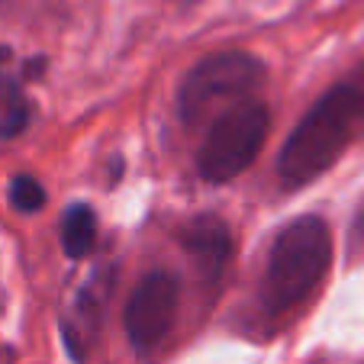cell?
<instances>
[{
  "mask_svg": "<svg viewBox=\"0 0 364 364\" xmlns=\"http://www.w3.org/2000/svg\"><path fill=\"white\" fill-rule=\"evenodd\" d=\"M361 113V97L351 87H336L323 94L309 113L294 126L277 159V174L287 187L309 184L338 161L351 139V123Z\"/></svg>",
  "mask_w": 364,
  "mask_h": 364,
  "instance_id": "cell-1",
  "label": "cell"
},
{
  "mask_svg": "<svg viewBox=\"0 0 364 364\" xmlns=\"http://www.w3.org/2000/svg\"><path fill=\"white\" fill-rule=\"evenodd\" d=\"M332 262V232L319 216H300L277 232L264 271V306L271 313H287L303 303Z\"/></svg>",
  "mask_w": 364,
  "mask_h": 364,
  "instance_id": "cell-2",
  "label": "cell"
},
{
  "mask_svg": "<svg viewBox=\"0 0 364 364\" xmlns=\"http://www.w3.org/2000/svg\"><path fill=\"white\" fill-rule=\"evenodd\" d=\"M271 113L258 100H242L229 107L206 132L197 155V171L206 184H226L239 178L262 151L268 139Z\"/></svg>",
  "mask_w": 364,
  "mask_h": 364,
  "instance_id": "cell-3",
  "label": "cell"
},
{
  "mask_svg": "<svg viewBox=\"0 0 364 364\" xmlns=\"http://www.w3.org/2000/svg\"><path fill=\"white\" fill-rule=\"evenodd\" d=\"M264 77V65L248 52H220L197 62L178 87V113L187 126L200 123L216 103H235Z\"/></svg>",
  "mask_w": 364,
  "mask_h": 364,
  "instance_id": "cell-4",
  "label": "cell"
},
{
  "mask_svg": "<svg viewBox=\"0 0 364 364\" xmlns=\"http://www.w3.org/2000/svg\"><path fill=\"white\" fill-rule=\"evenodd\" d=\"M178 313V281L168 271H151L136 284L126 303V336L136 351H151L168 336Z\"/></svg>",
  "mask_w": 364,
  "mask_h": 364,
  "instance_id": "cell-5",
  "label": "cell"
},
{
  "mask_svg": "<svg viewBox=\"0 0 364 364\" xmlns=\"http://www.w3.org/2000/svg\"><path fill=\"white\" fill-rule=\"evenodd\" d=\"M178 239L187 248V255L197 262V268L203 271L206 281H216L232 255V232L220 216H193L191 223H184Z\"/></svg>",
  "mask_w": 364,
  "mask_h": 364,
  "instance_id": "cell-6",
  "label": "cell"
},
{
  "mask_svg": "<svg viewBox=\"0 0 364 364\" xmlns=\"http://www.w3.org/2000/svg\"><path fill=\"white\" fill-rule=\"evenodd\" d=\"M97 242V216L87 203H71L62 220V245L68 258H84Z\"/></svg>",
  "mask_w": 364,
  "mask_h": 364,
  "instance_id": "cell-7",
  "label": "cell"
},
{
  "mask_svg": "<svg viewBox=\"0 0 364 364\" xmlns=\"http://www.w3.org/2000/svg\"><path fill=\"white\" fill-rule=\"evenodd\" d=\"M10 203H14V210H20V213H36V210L46 206V191H42V184L36 178L16 174V178L10 181Z\"/></svg>",
  "mask_w": 364,
  "mask_h": 364,
  "instance_id": "cell-8",
  "label": "cell"
},
{
  "mask_svg": "<svg viewBox=\"0 0 364 364\" xmlns=\"http://www.w3.org/2000/svg\"><path fill=\"white\" fill-rule=\"evenodd\" d=\"M29 123V107L23 100L10 103L7 110H0V139H14L26 129Z\"/></svg>",
  "mask_w": 364,
  "mask_h": 364,
  "instance_id": "cell-9",
  "label": "cell"
},
{
  "mask_svg": "<svg viewBox=\"0 0 364 364\" xmlns=\"http://www.w3.org/2000/svg\"><path fill=\"white\" fill-rule=\"evenodd\" d=\"M20 100V90H16L14 81H7V77L0 75V110H7L10 103Z\"/></svg>",
  "mask_w": 364,
  "mask_h": 364,
  "instance_id": "cell-10",
  "label": "cell"
},
{
  "mask_svg": "<svg viewBox=\"0 0 364 364\" xmlns=\"http://www.w3.org/2000/svg\"><path fill=\"white\" fill-rule=\"evenodd\" d=\"M355 229H358V235H364V210L358 213V220H355Z\"/></svg>",
  "mask_w": 364,
  "mask_h": 364,
  "instance_id": "cell-11",
  "label": "cell"
},
{
  "mask_svg": "<svg viewBox=\"0 0 364 364\" xmlns=\"http://www.w3.org/2000/svg\"><path fill=\"white\" fill-rule=\"evenodd\" d=\"M361 103H364V100H361Z\"/></svg>",
  "mask_w": 364,
  "mask_h": 364,
  "instance_id": "cell-12",
  "label": "cell"
}]
</instances>
